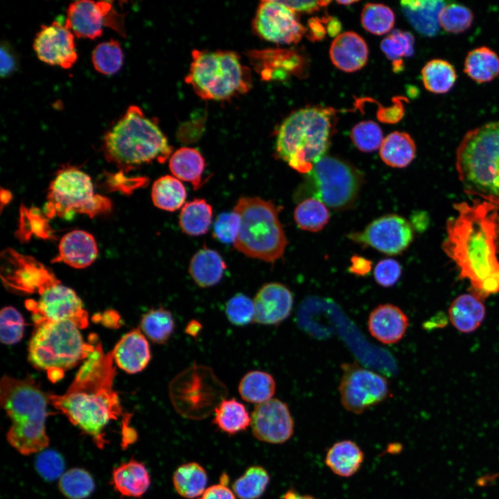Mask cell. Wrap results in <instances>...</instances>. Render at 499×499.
I'll list each match as a JSON object with an SVG mask.
<instances>
[{
    "instance_id": "4",
    "label": "cell",
    "mask_w": 499,
    "mask_h": 499,
    "mask_svg": "<svg viewBox=\"0 0 499 499\" xmlns=\"http://www.w3.org/2000/svg\"><path fill=\"white\" fill-rule=\"evenodd\" d=\"M455 166L465 193L499 207V121L468 131Z\"/></svg>"
},
{
    "instance_id": "55",
    "label": "cell",
    "mask_w": 499,
    "mask_h": 499,
    "mask_svg": "<svg viewBox=\"0 0 499 499\" xmlns=\"http://www.w3.org/2000/svg\"><path fill=\"white\" fill-rule=\"evenodd\" d=\"M198 499H236V496L227 484L220 483L207 488Z\"/></svg>"
},
{
    "instance_id": "34",
    "label": "cell",
    "mask_w": 499,
    "mask_h": 499,
    "mask_svg": "<svg viewBox=\"0 0 499 499\" xmlns=\"http://www.w3.org/2000/svg\"><path fill=\"white\" fill-rule=\"evenodd\" d=\"M207 482L205 469L195 462L181 464L173 475L176 492L186 499L200 498L206 490Z\"/></svg>"
},
{
    "instance_id": "43",
    "label": "cell",
    "mask_w": 499,
    "mask_h": 499,
    "mask_svg": "<svg viewBox=\"0 0 499 499\" xmlns=\"http://www.w3.org/2000/svg\"><path fill=\"white\" fill-rule=\"evenodd\" d=\"M270 482V475L262 466L254 465L232 484V489L239 499H259L265 491Z\"/></svg>"
},
{
    "instance_id": "40",
    "label": "cell",
    "mask_w": 499,
    "mask_h": 499,
    "mask_svg": "<svg viewBox=\"0 0 499 499\" xmlns=\"http://www.w3.org/2000/svg\"><path fill=\"white\" fill-rule=\"evenodd\" d=\"M431 1H403V10L412 26L420 33L430 35L436 32L441 6Z\"/></svg>"
},
{
    "instance_id": "8",
    "label": "cell",
    "mask_w": 499,
    "mask_h": 499,
    "mask_svg": "<svg viewBox=\"0 0 499 499\" xmlns=\"http://www.w3.org/2000/svg\"><path fill=\"white\" fill-rule=\"evenodd\" d=\"M185 81L202 99L229 100L249 91L252 76L238 53L194 49Z\"/></svg>"
},
{
    "instance_id": "63",
    "label": "cell",
    "mask_w": 499,
    "mask_h": 499,
    "mask_svg": "<svg viewBox=\"0 0 499 499\" xmlns=\"http://www.w3.org/2000/svg\"><path fill=\"white\" fill-rule=\"evenodd\" d=\"M356 2V1H337L338 3L344 5V6L350 5V4L354 3Z\"/></svg>"
},
{
    "instance_id": "24",
    "label": "cell",
    "mask_w": 499,
    "mask_h": 499,
    "mask_svg": "<svg viewBox=\"0 0 499 499\" xmlns=\"http://www.w3.org/2000/svg\"><path fill=\"white\" fill-rule=\"evenodd\" d=\"M98 247L94 237L83 230H73L61 238L55 261H62L75 268H85L96 259Z\"/></svg>"
},
{
    "instance_id": "20",
    "label": "cell",
    "mask_w": 499,
    "mask_h": 499,
    "mask_svg": "<svg viewBox=\"0 0 499 499\" xmlns=\"http://www.w3.org/2000/svg\"><path fill=\"white\" fill-rule=\"evenodd\" d=\"M293 296L285 285L271 282L264 284L254 299V322L262 325H278L290 315Z\"/></svg>"
},
{
    "instance_id": "30",
    "label": "cell",
    "mask_w": 499,
    "mask_h": 499,
    "mask_svg": "<svg viewBox=\"0 0 499 499\" xmlns=\"http://www.w3.org/2000/svg\"><path fill=\"white\" fill-rule=\"evenodd\" d=\"M168 166L176 178L190 182L195 189L201 186L205 160L195 148L181 147L177 149L168 159Z\"/></svg>"
},
{
    "instance_id": "60",
    "label": "cell",
    "mask_w": 499,
    "mask_h": 499,
    "mask_svg": "<svg viewBox=\"0 0 499 499\" xmlns=\"http://www.w3.org/2000/svg\"><path fill=\"white\" fill-rule=\"evenodd\" d=\"M283 499H316L310 495L300 494L295 489L288 490L283 495Z\"/></svg>"
},
{
    "instance_id": "22",
    "label": "cell",
    "mask_w": 499,
    "mask_h": 499,
    "mask_svg": "<svg viewBox=\"0 0 499 499\" xmlns=\"http://www.w3.org/2000/svg\"><path fill=\"white\" fill-rule=\"evenodd\" d=\"M112 352L117 366L129 374L143 371L151 359L149 343L140 329L123 335Z\"/></svg>"
},
{
    "instance_id": "57",
    "label": "cell",
    "mask_w": 499,
    "mask_h": 499,
    "mask_svg": "<svg viewBox=\"0 0 499 499\" xmlns=\"http://www.w3.org/2000/svg\"><path fill=\"white\" fill-rule=\"evenodd\" d=\"M372 268V262L361 256L354 255L351 258L349 272L359 276L365 277L370 273Z\"/></svg>"
},
{
    "instance_id": "16",
    "label": "cell",
    "mask_w": 499,
    "mask_h": 499,
    "mask_svg": "<svg viewBox=\"0 0 499 499\" xmlns=\"http://www.w3.org/2000/svg\"><path fill=\"white\" fill-rule=\"evenodd\" d=\"M255 33L277 44L297 43L306 32L296 12L281 1H261L252 21Z\"/></svg>"
},
{
    "instance_id": "28",
    "label": "cell",
    "mask_w": 499,
    "mask_h": 499,
    "mask_svg": "<svg viewBox=\"0 0 499 499\" xmlns=\"http://www.w3.org/2000/svg\"><path fill=\"white\" fill-rule=\"evenodd\" d=\"M226 268L227 265L218 252L204 247L192 257L189 272L198 286L209 288L220 283Z\"/></svg>"
},
{
    "instance_id": "46",
    "label": "cell",
    "mask_w": 499,
    "mask_h": 499,
    "mask_svg": "<svg viewBox=\"0 0 499 499\" xmlns=\"http://www.w3.org/2000/svg\"><path fill=\"white\" fill-rule=\"evenodd\" d=\"M360 21L367 31L380 35L392 30L395 16L388 6L382 3H369L362 10Z\"/></svg>"
},
{
    "instance_id": "13",
    "label": "cell",
    "mask_w": 499,
    "mask_h": 499,
    "mask_svg": "<svg viewBox=\"0 0 499 499\" xmlns=\"http://www.w3.org/2000/svg\"><path fill=\"white\" fill-rule=\"evenodd\" d=\"M341 368L338 390L341 403L347 411L361 414L390 395L389 385L384 376L362 367L356 362H345Z\"/></svg>"
},
{
    "instance_id": "39",
    "label": "cell",
    "mask_w": 499,
    "mask_h": 499,
    "mask_svg": "<svg viewBox=\"0 0 499 499\" xmlns=\"http://www.w3.org/2000/svg\"><path fill=\"white\" fill-rule=\"evenodd\" d=\"M421 73L425 88L436 94L448 92L457 77L454 67L447 60L439 58L426 62Z\"/></svg>"
},
{
    "instance_id": "14",
    "label": "cell",
    "mask_w": 499,
    "mask_h": 499,
    "mask_svg": "<svg viewBox=\"0 0 499 499\" xmlns=\"http://www.w3.org/2000/svg\"><path fill=\"white\" fill-rule=\"evenodd\" d=\"M38 294V300L28 299L25 302L26 308L32 314L35 326L64 320L74 322L80 329L88 326V314L80 299L70 288L58 281Z\"/></svg>"
},
{
    "instance_id": "5",
    "label": "cell",
    "mask_w": 499,
    "mask_h": 499,
    "mask_svg": "<svg viewBox=\"0 0 499 499\" xmlns=\"http://www.w3.org/2000/svg\"><path fill=\"white\" fill-rule=\"evenodd\" d=\"M103 147L110 160L124 166L164 163L173 152L157 123L137 105H130L107 132Z\"/></svg>"
},
{
    "instance_id": "54",
    "label": "cell",
    "mask_w": 499,
    "mask_h": 499,
    "mask_svg": "<svg viewBox=\"0 0 499 499\" xmlns=\"http://www.w3.org/2000/svg\"><path fill=\"white\" fill-rule=\"evenodd\" d=\"M402 273L401 264L392 259L380 260L374 269L376 283L382 287L389 288L399 280Z\"/></svg>"
},
{
    "instance_id": "18",
    "label": "cell",
    "mask_w": 499,
    "mask_h": 499,
    "mask_svg": "<svg viewBox=\"0 0 499 499\" xmlns=\"http://www.w3.org/2000/svg\"><path fill=\"white\" fill-rule=\"evenodd\" d=\"M252 434L259 441L279 444L294 433V420L288 405L278 399L257 404L251 414Z\"/></svg>"
},
{
    "instance_id": "41",
    "label": "cell",
    "mask_w": 499,
    "mask_h": 499,
    "mask_svg": "<svg viewBox=\"0 0 499 499\" xmlns=\"http://www.w3.org/2000/svg\"><path fill=\"white\" fill-rule=\"evenodd\" d=\"M140 327L143 333L151 341L163 344L173 335L175 322L171 312L160 306L150 309L143 315Z\"/></svg>"
},
{
    "instance_id": "6",
    "label": "cell",
    "mask_w": 499,
    "mask_h": 499,
    "mask_svg": "<svg viewBox=\"0 0 499 499\" xmlns=\"http://www.w3.org/2000/svg\"><path fill=\"white\" fill-rule=\"evenodd\" d=\"M332 110L308 107L297 110L280 125L276 139L279 158L297 172L307 174L330 145Z\"/></svg>"
},
{
    "instance_id": "33",
    "label": "cell",
    "mask_w": 499,
    "mask_h": 499,
    "mask_svg": "<svg viewBox=\"0 0 499 499\" xmlns=\"http://www.w3.org/2000/svg\"><path fill=\"white\" fill-rule=\"evenodd\" d=\"M213 423L223 432L234 435L247 429L251 416L243 403L235 398L225 399L215 409Z\"/></svg>"
},
{
    "instance_id": "15",
    "label": "cell",
    "mask_w": 499,
    "mask_h": 499,
    "mask_svg": "<svg viewBox=\"0 0 499 499\" xmlns=\"http://www.w3.org/2000/svg\"><path fill=\"white\" fill-rule=\"evenodd\" d=\"M65 25L78 37L95 39L105 26L125 35L124 17L115 10L112 1L73 2L67 9Z\"/></svg>"
},
{
    "instance_id": "51",
    "label": "cell",
    "mask_w": 499,
    "mask_h": 499,
    "mask_svg": "<svg viewBox=\"0 0 499 499\" xmlns=\"http://www.w3.org/2000/svg\"><path fill=\"white\" fill-rule=\"evenodd\" d=\"M1 341L14 344L22 338L24 322L21 315L12 306L3 308L0 313Z\"/></svg>"
},
{
    "instance_id": "61",
    "label": "cell",
    "mask_w": 499,
    "mask_h": 499,
    "mask_svg": "<svg viewBox=\"0 0 499 499\" xmlns=\"http://www.w3.org/2000/svg\"><path fill=\"white\" fill-rule=\"evenodd\" d=\"M310 28L313 30L312 35L315 38L322 37L324 34V30L323 26L317 21H312L310 24Z\"/></svg>"
},
{
    "instance_id": "48",
    "label": "cell",
    "mask_w": 499,
    "mask_h": 499,
    "mask_svg": "<svg viewBox=\"0 0 499 499\" xmlns=\"http://www.w3.org/2000/svg\"><path fill=\"white\" fill-rule=\"evenodd\" d=\"M350 137L355 146L366 152L379 149L384 139L380 126L372 121L356 124L352 128Z\"/></svg>"
},
{
    "instance_id": "3",
    "label": "cell",
    "mask_w": 499,
    "mask_h": 499,
    "mask_svg": "<svg viewBox=\"0 0 499 499\" xmlns=\"http://www.w3.org/2000/svg\"><path fill=\"white\" fill-rule=\"evenodd\" d=\"M0 403L11 421L6 435L11 446L24 455L39 453L48 447L45 423L49 395L34 379L2 377Z\"/></svg>"
},
{
    "instance_id": "45",
    "label": "cell",
    "mask_w": 499,
    "mask_h": 499,
    "mask_svg": "<svg viewBox=\"0 0 499 499\" xmlns=\"http://www.w3.org/2000/svg\"><path fill=\"white\" fill-rule=\"evenodd\" d=\"M91 61L94 69L100 73L112 75L117 73L123 62L120 43L112 39L98 44L92 52Z\"/></svg>"
},
{
    "instance_id": "56",
    "label": "cell",
    "mask_w": 499,
    "mask_h": 499,
    "mask_svg": "<svg viewBox=\"0 0 499 499\" xmlns=\"http://www.w3.org/2000/svg\"><path fill=\"white\" fill-rule=\"evenodd\" d=\"M283 4L294 12H311L319 10L321 7L327 5V1H281Z\"/></svg>"
},
{
    "instance_id": "44",
    "label": "cell",
    "mask_w": 499,
    "mask_h": 499,
    "mask_svg": "<svg viewBox=\"0 0 499 499\" xmlns=\"http://www.w3.org/2000/svg\"><path fill=\"white\" fill-rule=\"evenodd\" d=\"M58 487L61 493L68 499H85L93 493L95 483L87 471L73 468L60 476Z\"/></svg>"
},
{
    "instance_id": "58",
    "label": "cell",
    "mask_w": 499,
    "mask_h": 499,
    "mask_svg": "<svg viewBox=\"0 0 499 499\" xmlns=\"http://www.w3.org/2000/svg\"><path fill=\"white\" fill-rule=\"evenodd\" d=\"M1 74L2 77L8 76L16 67V60L7 46L1 49Z\"/></svg>"
},
{
    "instance_id": "47",
    "label": "cell",
    "mask_w": 499,
    "mask_h": 499,
    "mask_svg": "<svg viewBox=\"0 0 499 499\" xmlns=\"http://www.w3.org/2000/svg\"><path fill=\"white\" fill-rule=\"evenodd\" d=\"M473 13L468 7L456 3L444 5L438 15L439 25L451 33L467 30L473 24Z\"/></svg>"
},
{
    "instance_id": "21",
    "label": "cell",
    "mask_w": 499,
    "mask_h": 499,
    "mask_svg": "<svg viewBox=\"0 0 499 499\" xmlns=\"http://www.w3.org/2000/svg\"><path fill=\"white\" fill-rule=\"evenodd\" d=\"M370 334L380 342L392 344L399 342L409 326L406 314L398 306L384 304L376 306L368 319Z\"/></svg>"
},
{
    "instance_id": "31",
    "label": "cell",
    "mask_w": 499,
    "mask_h": 499,
    "mask_svg": "<svg viewBox=\"0 0 499 499\" xmlns=\"http://www.w3.org/2000/svg\"><path fill=\"white\" fill-rule=\"evenodd\" d=\"M379 155L387 165L393 168H405L415 158V143L407 132L394 131L383 139Z\"/></svg>"
},
{
    "instance_id": "7",
    "label": "cell",
    "mask_w": 499,
    "mask_h": 499,
    "mask_svg": "<svg viewBox=\"0 0 499 499\" xmlns=\"http://www.w3.org/2000/svg\"><path fill=\"white\" fill-rule=\"evenodd\" d=\"M80 328L69 320L46 322L35 326L28 345V360L37 369L46 371L53 383L65 371L86 360L96 345L86 342Z\"/></svg>"
},
{
    "instance_id": "26",
    "label": "cell",
    "mask_w": 499,
    "mask_h": 499,
    "mask_svg": "<svg viewBox=\"0 0 499 499\" xmlns=\"http://www.w3.org/2000/svg\"><path fill=\"white\" fill-rule=\"evenodd\" d=\"M11 288L27 293L39 292L58 281L54 275L34 260H23L19 268L2 277Z\"/></svg>"
},
{
    "instance_id": "49",
    "label": "cell",
    "mask_w": 499,
    "mask_h": 499,
    "mask_svg": "<svg viewBox=\"0 0 499 499\" xmlns=\"http://www.w3.org/2000/svg\"><path fill=\"white\" fill-rule=\"evenodd\" d=\"M225 312L228 321L236 326H244L254 322V300L243 293H236L227 302Z\"/></svg>"
},
{
    "instance_id": "10",
    "label": "cell",
    "mask_w": 499,
    "mask_h": 499,
    "mask_svg": "<svg viewBox=\"0 0 499 499\" xmlns=\"http://www.w3.org/2000/svg\"><path fill=\"white\" fill-rule=\"evenodd\" d=\"M363 182L362 173L354 166L325 155L306 174L295 197L300 202L315 198L332 209L345 210L354 205Z\"/></svg>"
},
{
    "instance_id": "38",
    "label": "cell",
    "mask_w": 499,
    "mask_h": 499,
    "mask_svg": "<svg viewBox=\"0 0 499 499\" xmlns=\"http://www.w3.org/2000/svg\"><path fill=\"white\" fill-rule=\"evenodd\" d=\"M275 389L276 383L273 376L260 370L246 373L240 379L238 389L244 401L256 405L272 399Z\"/></svg>"
},
{
    "instance_id": "1",
    "label": "cell",
    "mask_w": 499,
    "mask_h": 499,
    "mask_svg": "<svg viewBox=\"0 0 499 499\" xmlns=\"http://www.w3.org/2000/svg\"><path fill=\"white\" fill-rule=\"evenodd\" d=\"M446 222L443 250L452 259L472 294L482 299L499 292V207L485 201L454 205Z\"/></svg>"
},
{
    "instance_id": "2",
    "label": "cell",
    "mask_w": 499,
    "mask_h": 499,
    "mask_svg": "<svg viewBox=\"0 0 499 499\" xmlns=\"http://www.w3.org/2000/svg\"><path fill=\"white\" fill-rule=\"evenodd\" d=\"M114 362L112 352L104 353L101 344H97L67 392L49 394V403L100 449L107 443L105 429L123 414L119 398L113 389Z\"/></svg>"
},
{
    "instance_id": "50",
    "label": "cell",
    "mask_w": 499,
    "mask_h": 499,
    "mask_svg": "<svg viewBox=\"0 0 499 499\" xmlns=\"http://www.w3.org/2000/svg\"><path fill=\"white\" fill-rule=\"evenodd\" d=\"M380 48L389 60L399 61L413 54L414 37L408 32L396 30L382 40Z\"/></svg>"
},
{
    "instance_id": "53",
    "label": "cell",
    "mask_w": 499,
    "mask_h": 499,
    "mask_svg": "<svg viewBox=\"0 0 499 499\" xmlns=\"http://www.w3.org/2000/svg\"><path fill=\"white\" fill-rule=\"evenodd\" d=\"M39 474L46 480H54L63 474L64 459L56 451L44 450L39 453L35 461Z\"/></svg>"
},
{
    "instance_id": "37",
    "label": "cell",
    "mask_w": 499,
    "mask_h": 499,
    "mask_svg": "<svg viewBox=\"0 0 499 499\" xmlns=\"http://www.w3.org/2000/svg\"><path fill=\"white\" fill-rule=\"evenodd\" d=\"M213 209L204 199H194L182 208L179 225L183 232L190 236L206 234L211 224Z\"/></svg>"
},
{
    "instance_id": "59",
    "label": "cell",
    "mask_w": 499,
    "mask_h": 499,
    "mask_svg": "<svg viewBox=\"0 0 499 499\" xmlns=\"http://www.w3.org/2000/svg\"><path fill=\"white\" fill-rule=\"evenodd\" d=\"M202 328V326L199 321L196 319H192L188 322L185 329V332L188 335L195 338L200 332Z\"/></svg>"
},
{
    "instance_id": "27",
    "label": "cell",
    "mask_w": 499,
    "mask_h": 499,
    "mask_svg": "<svg viewBox=\"0 0 499 499\" xmlns=\"http://www.w3.org/2000/svg\"><path fill=\"white\" fill-rule=\"evenodd\" d=\"M486 308L481 299L471 294H462L457 297L448 308V317L453 325L462 333H471L482 323Z\"/></svg>"
},
{
    "instance_id": "35",
    "label": "cell",
    "mask_w": 499,
    "mask_h": 499,
    "mask_svg": "<svg viewBox=\"0 0 499 499\" xmlns=\"http://www.w3.org/2000/svg\"><path fill=\"white\" fill-rule=\"evenodd\" d=\"M254 65L265 80L277 78V71L292 72L297 66V55L283 49L256 51L251 55Z\"/></svg>"
},
{
    "instance_id": "25",
    "label": "cell",
    "mask_w": 499,
    "mask_h": 499,
    "mask_svg": "<svg viewBox=\"0 0 499 499\" xmlns=\"http://www.w3.org/2000/svg\"><path fill=\"white\" fill-rule=\"evenodd\" d=\"M151 484L145 464L134 458L121 463L112 471V484L122 496L140 498Z\"/></svg>"
},
{
    "instance_id": "17",
    "label": "cell",
    "mask_w": 499,
    "mask_h": 499,
    "mask_svg": "<svg viewBox=\"0 0 499 499\" xmlns=\"http://www.w3.org/2000/svg\"><path fill=\"white\" fill-rule=\"evenodd\" d=\"M413 237L411 224L396 214L383 216L373 220L363 230L348 235L354 243L371 247L389 255L402 253L410 245Z\"/></svg>"
},
{
    "instance_id": "36",
    "label": "cell",
    "mask_w": 499,
    "mask_h": 499,
    "mask_svg": "<svg viewBox=\"0 0 499 499\" xmlns=\"http://www.w3.org/2000/svg\"><path fill=\"white\" fill-rule=\"evenodd\" d=\"M152 202L157 208L175 211L185 204L186 191L181 181L173 175H164L158 178L151 190Z\"/></svg>"
},
{
    "instance_id": "29",
    "label": "cell",
    "mask_w": 499,
    "mask_h": 499,
    "mask_svg": "<svg viewBox=\"0 0 499 499\" xmlns=\"http://www.w3.org/2000/svg\"><path fill=\"white\" fill-rule=\"evenodd\" d=\"M364 460V453L359 446L351 440L335 443L328 450L325 463L333 473L343 478L356 474Z\"/></svg>"
},
{
    "instance_id": "52",
    "label": "cell",
    "mask_w": 499,
    "mask_h": 499,
    "mask_svg": "<svg viewBox=\"0 0 499 499\" xmlns=\"http://www.w3.org/2000/svg\"><path fill=\"white\" fill-rule=\"evenodd\" d=\"M240 219L233 211L218 215L213 225V236L221 243H234L240 229Z\"/></svg>"
},
{
    "instance_id": "32",
    "label": "cell",
    "mask_w": 499,
    "mask_h": 499,
    "mask_svg": "<svg viewBox=\"0 0 499 499\" xmlns=\"http://www.w3.org/2000/svg\"><path fill=\"white\" fill-rule=\"evenodd\" d=\"M464 71L478 83L491 82L499 76V57L485 46L473 49L465 58Z\"/></svg>"
},
{
    "instance_id": "12",
    "label": "cell",
    "mask_w": 499,
    "mask_h": 499,
    "mask_svg": "<svg viewBox=\"0 0 499 499\" xmlns=\"http://www.w3.org/2000/svg\"><path fill=\"white\" fill-rule=\"evenodd\" d=\"M111 202L107 198L94 193L91 177L74 168L61 170L50 184L46 213L60 217L76 213L90 217L109 210Z\"/></svg>"
},
{
    "instance_id": "19",
    "label": "cell",
    "mask_w": 499,
    "mask_h": 499,
    "mask_svg": "<svg viewBox=\"0 0 499 499\" xmlns=\"http://www.w3.org/2000/svg\"><path fill=\"white\" fill-rule=\"evenodd\" d=\"M33 49L41 61L64 69L71 68L78 58L74 34L57 21L40 28L34 39Z\"/></svg>"
},
{
    "instance_id": "62",
    "label": "cell",
    "mask_w": 499,
    "mask_h": 499,
    "mask_svg": "<svg viewBox=\"0 0 499 499\" xmlns=\"http://www.w3.org/2000/svg\"><path fill=\"white\" fill-rule=\"evenodd\" d=\"M340 30V24L336 19H332L329 21L327 31L331 36L337 35Z\"/></svg>"
},
{
    "instance_id": "9",
    "label": "cell",
    "mask_w": 499,
    "mask_h": 499,
    "mask_svg": "<svg viewBox=\"0 0 499 499\" xmlns=\"http://www.w3.org/2000/svg\"><path fill=\"white\" fill-rule=\"evenodd\" d=\"M234 211L240 219L235 248L245 255L274 263L281 259L288 244L275 204L259 197L243 196Z\"/></svg>"
},
{
    "instance_id": "23",
    "label": "cell",
    "mask_w": 499,
    "mask_h": 499,
    "mask_svg": "<svg viewBox=\"0 0 499 499\" xmlns=\"http://www.w3.org/2000/svg\"><path fill=\"white\" fill-rule=\"evenodd\" d=\"M368 53L364 39L351 31L337 35L329 51L333 64L344 72H353L362 68L367 61Z\"/></svg>"
},
{
    "instance_id": "42",
    "label": "cell",
    "mask_w": 499,
    "mask_h": 499,
    "mask_svg": "<svg viewBox=\"0 0 499 499\" xmlns=\"http://www.w3.org/2000/svg\"><path fill=\"white\" fill-rule=\"evenodd\" d=\"M329 218L330 213L326 206L315 198L301 200L294 211V219L298 227L312 232L322 230Z\"/></svg>"
},
{
    "instance_id": "11",
    "label": "cell",
    "mask_w": 499,
    "mask_h": 499,
    "mask_svg": "<svg viewBox=\"0 0 499 499\" xmlns=\"http://www.w3.org/2000/svg\"><path fill=\"white\" fill-rule=\"evenodd\" d=\"M168 393L172 405L182 417L200 420L214 412L228 395V388L206 365L193 364L170 381Z\"/></svg>"
}]
</instances>
